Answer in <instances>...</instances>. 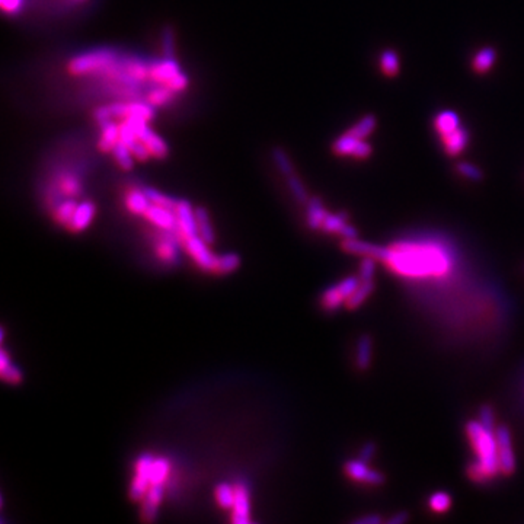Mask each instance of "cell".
I'll list each match as a JSON object with an SVG mask.
<instances>
[{"label":"cell","instance_id":"obj_52","mask_svg":"<svg viewBox=\"0 0 524 524\" xmlns=\"http://www.w3.org/2000/svg\"><path fill=\"white\" fill-rule=\"evenodd\" d=\"M409 520V514L407 513V511H399V513H395L392 514L391 517H389L386 520L387 524H404Z\"/></svg>","mask_w":524,"mask_h":524},{"label":"cell","instance_id":"obj_45","mask_svg":"<svg viewBox=\"0 0 524 524\" xmlns=\"http://www.w3.org/2000/svg\"><path fill=\"white\" fill-rule=\"evenodd\" d=\"M0 6L5 15L15 16L23 8V0H0Z\"/></svg>","mask_w":524,"mask_h":524},{"label":"cell","instance_id":"obj_38","mask_svg":"<svg viewBox=\"0 0 524 524\" xmlns=\"http://www.w3.org/2000/svg\"><path fill=\"white\" fill-rule=\"evenodd\" d=\"M143 190H144L146 196H148V198L150 200L152 204L163 205V207H168V209H170V210H175L176 209L178 200L169 197V196H166V194H162L161 191H157V190L150 188V187H146Z\"/></svg>","mask_w":524,"mask_h":524},{"label":"cell","instance_id":"obj_42","mask_svg":"<svg viewBox=\"0 0 524 524\" xmlns=\"http://www.w3.org/2000/svg\"><path fill=\"white\" fill-rule=\"evenodd\" d=\"M379 262L374 258H370V257H364L361 258V262H360V270H358V277L361 280H374V274H376V264Z\"/></svg>","mask_w":524,"mask_h":524},{"label":"cell","instance_id":"obj_20","mask_svg":"<svg viewBox=\"0 0 524 524\" xmlns=\"http://www.w3.org/2000/svg\"><path fill=\"white\" fill-rule=\"evenodd\" d=\"M444 150L450 156H457L460 152L466 149L468 141H469V133L465 127H459L453 133L446 134V136L442 137Z\"/></svg>","mask_w":524,"mask_h":524},{"label":"cell","instance_id":"obj_1","mask_svg":"<svg viewBox=\"0 0 524 524\" xmlns=\"http://www.w3.org/2000/svg\"><path fill=\"white\" fill-rule=\"evenodd\" d=\"M379 262L395 275L412 282L440 280L452 274L455 265L450 251L430 240H399L383 247Z\"/></svg>","mask_w":524,"mask_h":524},{"label":"cell","instance_id":"obj_23","mask_svg":"<svg viewBox=\"0 0 524 524\" xmlns=\"http://www.w3.org/2000/svg\"><path fill=\"white\" fill-rule=\"evenodd\" d=\"M372 356H373V338L367 334H364L358 338V343L356 347V364L358 370L365 372L370 369Z\"/></svg>","mask_w":524,"mask_h":524},{"label":"cell","instance_id":"obj_11","mask_svg":"<svg viewBox=\"0 0 524 524\" xmlns=\"http://www.w3.org/2000/svg\"><path fill=\"white\" fill-rule=\"evenodd\" d=\"M181 239L176 231L159 230V235L155 240V251L157 258L168 265H174L179 261V245Z\"/></svg>","mask_w":524,"mask_h":524},{"label":"cell","instance_id":"obj_51","mask_svg":"<svg viewBox=\"0 0 524 524\" xmlns=\"http://www.w3.org/2000/svg\"><path fill=\"white\" fill-rule=\"evenodd\" d=\"M356 524H380L383 523V517L379 514H365L354 520Z\"/></svg>","mask_w":524,"mask_h":524},{"label":"cell","instance_id":"obj_28","mask_svg":"<svg viewBox=\"0 0 524 524\" xmlns=\"http://www.w3.org/2000/svg\"><path fill=\"white\" fill-rule=\"evenodd\" d=\"M239 266H240L239 255L233 253V252H227V253L217 255L213 273L226 275V274H231L233 271H236Z\"/></svg>","mask_w":524,"mask_h":524},{"label":"cell","instance_id":"obj_9","mask_svg":"<svg viewBox=\"0 0 524 524\" xmlns=\"http://www.w3.org/2000/svg\"><path fill=\"white\" fill-rule=\"evenodd\" d=\"M332 150L335 155L339 156H351L356 157V159H365V157L372 155V144L365 141V139H358L347 131L334 141Z\"/></svg>","mask_w":524,"mask_h":524},{"label":"cell","instance_id":"obj_27","mask_svg":"<svg viewBox=\"0 0 524 524\" xmlns=\"http://www.w3.org/2000/svg\"><path fill=\"white\" fill-rule=\"evenodd\" d=\"M460 126H462L460 119H459L457 114L453 111H443L440 114H437V117L434 119L435 131L440 134V137L446 136V134L453 133Z\"/></svg>","mask_w":524,"mask_h":524},{"label":"cell","instance_id":"obj_53","mask_svg":"<svg viewBox=\"0 0 524 524\" xmlns=\"http://www.w3.org/2000/svg\"><path fill=\"white\" fill-rule=\"evenodd\" d=\"M71 2H84V0H71Z\"/></svg>","mask_w":524,"mask_h":524},{"label":"cell","instance_id":"obj_47","mask_svg":"<svg viewBox=\"0 0 524 524\" xmlns=\"http://www.w3.org/2000/svg\"><path fill=\"white\" fill-rule=\"evenodd\" d=\"M163 53L168 58H174V32L170 28L163 31Z\"/></svg>","mask_w":524,"mask_h":524},{"label":"cell","instance_id":"obj_50","mask_svg":"<svg viewBox=\"0 0 524 524\" xmlns=\"http://www.w3.org/2000/svg\"><path fill=\"white\" fill-rule=\"evenodd\" d=\"M95 119H96V123H98L100 126L105 124L106 121H109V119H113L111 113H109V108H108V106H100V108H96V109H95Z\"/></svg>","mask_w":524,"mask_h":524},{"label":"cell","instance_id":"obj_40","mask_svg":"<svg viewBox=\"0 0 524 524\" xmlns=\"http://www.w3.org/2000/svg\"><path fill=\"white\" fill-rule=\"evenodd\" d=\"M287 179V185L291 191V194H293V197L300 203V204H304L309 201V197H308V192H306V188L303 187L301 181L296 176V174L290 175L286 178Z\"/></svg>","mask_w":524,"mask_h":524},{"label":"cell","instance_id":"obj_3","mask_svg":"<svg viewBox=\"0 0 524 524\" xmlns=\"http://www.w3.org/2000/svg\"><path fill=\"white\" fill-rule=\"evenodd\" d=\"M117 62V52L109 50V48H100V50L83 53L70 60L67 70L73 76H104Z\"/></svg>","mask_w":524,"mask_h":524},{"label":"cell","instance_id":"obj_5","mask_svg":"<svg viewBox=\"0 0 524 524\" xmlns=\"http://www.w3.org/2000/svg\"><path fill=\"white\" fill-rule=\"evenodd\" d=\"M155 456L150 453H144L137 457L134 463V477L130 483L128 495L136 503H141L144 495L150 488V469Z\"/></svg>","mask_w":524,"mask_h":524},{"label":"cell","instance_id":"obj_44","mask_svg":"<svg viewBox=\"0 0 524 524\" xmlns=\"http://www.w3.org/2000/svg\"><path fill=\"white\" fill-rule=\"evenodd\" d=\"M478 420H479L485 426H488V429H492V430L497 429V424H495V413H494V409H492L490 405H483V407H481L479 413H478Z\"/></svg>","mask_w":524,"mask_h":524},{"label":"cell","instance_id":"obj_37","mask_svg":"<svg viewBox=\"0 0 524 524\" xmlns=\"http://www.w3.org/2000/svg\"><path fill=\"white\" fill-rule=\"evenodd\" d=\"M380 69L386 76L394 78L399 71V57L394 50H385L380 54Z\"/></svg>","mask_w":524,"mask_h":524},{"label":"cell","instance_id":"obj_34","mask_svg":"<svg viewBox=\"0 0 524 524\" xmlns=\"http://www.w3.org/2000/svg\"><path fill=\"white\" fill-rule=\"evenodd\" d=\"M429 508L435 514H444L452 508V497L446 491H437L429 497Z\"/></svg>","mask_w":524,"mask_h":524},{"label":"cell","instance_id":"obj_48","mask_svg":"<svg viewBox=\"0 0 524 524\" xmlns=\"http://www.w3.org/2000/svg\"><path fill=\"white\" fill-rule=\"evenodd\" d=\"M166 87H169L170 89H174L175 92H182V91H185L187 87H188V78L184 75V73L179 71L178 75L166 84Z\"/></svg>","mask_w":524,"mask_h":524},{"label":"cell","instance_id":"obj_33","mask_svg":"<svg viewBox=\"0 0 524 524\" xmlns=\"http://www.w3.org/2000/svg\"><path fill=\"white\" fill-rule=\"evenodd\" d=\"M174 89H170L166 84H159V87L153 88L148 95H146V101H148L152 106H163L168 105L169 102H172L175 95Z\"/></svg>","mask_w":524,"mask_h":524},{"label":"cell","instance_id":"obj_17","mask_svg":"<svg viewBox=\"0 0 524 524\" xmlns=\"http://www.w3.org/2000/svg\"><path fill=\"white\" fill-rule=\"evenodd\" d=\"M181 71L174 58H165L149 65V79L156 84H168Z\"/></svg>","mask_w":524,"mask_h":524},{"label":"cell","instance_id":"obj_39","mask_svg":"<svg viewBox=\"0 0 524 524\" xmlns=\"http://www.w3.org/2000/svg\"><path fill=\"white\" fill-rule=\"evenodd\" d=\"M273 159H274V163L277 165L280 172H282L286 178L295 174V168H293V165H291V161L288 159L287 153L282 148L273 149Z\"/></svg>","mask_w":524,"mask_h":524},{"label":"cell","instance_id":"obj_41","mask_svg":"<svg viewBox=\"0 0 524 524\" xmlns=\"http://www.w3.org/2000/svg\"><path fill=\"white\" fill-rule=\"evenodd\" d=\"M0 374H2L3 380L10 383V385H18L22 382L23 376H22V372L21 369L18 367V365L14 364V361H12L10 364L5 365V367L0 369Z\"/></svg>","mask_w":524,"mask_h":524},{"label":"cell","instance_id":"obj_2","mask_svg":"<svg viewBox=\"0 0 524 524\" xmlns=\"http://www.w3.org/2000/svg\"><path fill=\"white\" fill-rule=\"evenodd\" d=\"M495 430L485 426L479 420H470L465 425V434L475 455L466 473L468 478L478 485L488 483L501 475Z\"/></svg>","mask_w":524,"mask_h":524},{"label":"cell","instance_id":"obj_14","mask_svg":"<svg viewBox=\"0 0 524 524\" xmlns=\"http://www.w3.org/2000/svg\"><path fill=\"white\" fill-rule=\"evenodd\" d=\"M348 214L347 213H329L326 214L323 225L321 227L322 231L329 235H339L343 239H351V238H358L357 235V229L352 227L348 223Z\"/></svg>","mask_w":524,"mask_h":524},{"label":"cell","instance_id":"obj_16","mask_svg":"<svg viewBox=\"0 0 524 524\" xmlns=\"http://www.w3.org/2000/svg\"><path fill=\"white\" fill-rule=\"evenodd\" d=\"M166 486L165 485H152L148 494L144 495L141 501V516L144 520L152 521L156 519L159 508L162 505V501L165 498Z\"/></svg>","mask_w":524,"mask_h":524},{"label":"cell","instance_id":"obj_24","mask_svg":"<svg viewBox=\"0 0 524 524\" xmlns=\"http://www.w3.org/2000/svg\"><path fill=\"white\" fill-rule=\"evenodd\" d=\"M306 210V223L312 230H321L328 210L319 198H310L308 203Z\"/></svg>","mask_w":524,"mask_h":524},{"label":"cell","instance_id":"obj_13","mask_svg":"<svg viewBox=\"0 0 524 524\" xmlns=\"http://www.w3.org/2000/svg\"><path fill=\"white\" fill-rule=\"evenodd\" d=\"M176 214V233L182 242V239L198 235L196 209L187 200H178V205L175 209Z\"/></svg>","mask_w":524,"mask_h":524},{"label":"cell","instance_id":"obj_26","mask_svg":"<svg viewBox=\"0 0 524 524\" xmlns=\"http://www.w3.org/2000/svg\"><path fill=\"white\" fill-rule=\"evenodd\" d=\"M78 201L75 198H63L60 200L54 210H53V214H54V220L58 223V225H63V226H69V223L71 222L73 218V214H75L76 209H78Z\"/></svg>","mask_w":524,"mask_h":524},{"label":"cell","instance_id":"obj_30","mask_svg":"<svg viewBox=\"0 0 524 524\" xmlns=\"http://www.w3.org/2000/svg\"><path fill=\"white\" fill-rule=\"evenodd\" d=\"M214 497L218 507L231 510L235 504V486L229 482H218L214 488Z\"/></svg>","mask_w":524,"mask_h":524},{"label":"cell","instance_id":"obj_43","mask_svg":"<svg viewBox=\"0 0 524 524\" xmlns=\"http://www.w3.org/2000/svg\"><path fill=\"white\" fill-rule=\"evenodd\" d=\"M456 169H457V172L462 176H465V178H468L470 181H481L483 178L482 170L479 168L475 166V165H472V163L462 162V163H459L456 166Z\"/></svg>","mask_w":524,"mask_h":524},{"label":"cell","instance_id":"obj_15","mask_svg":"<svg viewBox=\"0 0 524 524\" xmlns=\"http://www.w3.org/2000/svg\"><path fill=\"white\" fill-rule=\"evenodd\" d=\"M146 220L152 223L157 230L176 231V214L175 210H170L168 207L150 204L148 212L143 216Z\"/></svg>","mask_w":524,"mask_h":524},{"label":"cell","instance_id":"obj_25","mask_svg":"<svg viewBox=\"0 0 524 524\" xmlns=\"http://www.w3.org/2000/svg\"><path fill=\"white\" fill-rule=\"evenodd\" d=\"M374 291V280H361L360 286L356 288L354 293L347 300L345 308L350 310L358 309L361 304L367 300Z\"/></svg>","mask_w":524,"mask_h":524},{"label":"cell","instance_id":"obj_12","mask_svg":"<svg viewBox=\"0 0 524 524\" xmlns=\"http://www.w3.org/2000/svg\"><path fill=\"white\" fill-rule=\"evenodd\" d=\"M235 486V504L231 508V523L249 524L251 520V492L248 485L243 481H236Z\"/></svg>","mask_w":524,"mask_h":524},{"label":"cell","instance_id":"obj_31","mask_svg":"<svg viewBox=\"0 0 524 524\" xmlns=\"http://www.w3.org/2000/svg\"><path fill=\"white\" fill-rule=\"evenodd\" d=\"M196 217H197V226H198V235L207 242L213 245L216 240L214 235V229L210 222V216L209 212H207L204 207H197L196 209Z\"/></svg>","mask_w":524,"mask_h":524},{"label":"cell","instance_id":"obj_18","mask_svg":"<svg viewBox=\"0 0 524 524\" xmlns=\"http://www.w3.org/2000/svg\"><path fill=\"white\" fill-rule=\"evenodd\" d=\"M341 247H343V249L347 253L356 255V257H360V258L370 257V258H374L377 261H379V258H380L382 248H383L380 245H374V243H370V242L360 240L358 238L343 239V242H341Z\"/></svg>","mask_w":524,"mask_h":524},{"label":"cell","instance_id":"obj_32","mask_svg":"<svg viewBox=\"0 0 524 524\" xmlns=\"http://www.w3.org/2000/svg\"><path fill=\"white\" fill-rule=\"evenodd\" d=\"M497 60V53L492 47H485L482 48V50H479L477 53V56L473 57V62H472V67L473 70L477 73H486L490 71L491 67L494 66Z\"/></svg>","mask_w":524,"mask_h":524},{"label":"cell","instance_id":"obj_6","mask_svg":"<svg viewBox=\"0 0 524 524\" xmlns=\"http://www.w3.org/2000/svg\"><path fill=\"white\" fill-rule=\"evenodd\" d=\"M182 245L190 255V258L203 271L213 273L217 255L210 249V243H207L200 235H194L182 239Z\"/></svg>","mask_w":524,"mask_h":524},{"label":"cell","instance_id":"obj_19","mask_svg":"<svg viewBox=\"0 0 524 524\" xmlns=\"http://www.w3.org/2000/svg\"><path fill=\"white\" fill-rule=\"evenodd\" d=\"M95 213H96V209H95V204L92 201L84 200V201L79 203L78 209H76L75 214H73V218H71V222L69 223L67 229L70 231H73V233H79V231L87 230L91 226V223L93 222Z\"/></svg>","mask_w":524,"mask_h":524},{"label":"cell","instance_id":"obj_29","mask_svg":"<svg viewBox=\"0 0 524 524\" xmlns=\"http://www.w3.org/2000/svg\"><path fill=\"white\" fill-rule=\"evenodd\" d=\"M57 190L60 191L62 196H65L67 198H78L82 194L80 179L73 174H65L58 179Z\"/></svg>","mask_w":524,"mask_h":524},{"label":"cell","instance_id":"obj_22","mask_svg":"<svg viewBox=\"0 0 524 524\" xmlns=\"http://www.w3.org/2000/svg\"><path fill=\"white\" fill-rule=\"evenodd\" d=\"M100 127L101 136L98 141V149L104 153H111L115 148V144L119 141V126L115 124L113 119H109Z\"/></svg>","mask_w":524,"mask_h":524},{"label":"cell","instance_id":"obj_35","mask_svg":"<svg viewBox=\"0 0 524 524\" xmlns=\"http://www.w3.org/2000/svg\"><path fill=\"white\" fill-rule=\"evenodd\" d=\"M111 153L114 156V159L117 161V163L121 166V169H124V170L133 169V166H134V156H133L131 149L128 148V146L124 141L119 140L115 144V148L113 149Z\"/></svg>","mask_w":524,"mask_h":524},{"label":"cell","instance_id":"obj_36","mask_svg":"<svg viewBox=\"0 0 524 524\" xmlns=\"http://www.w3.org/2000/svg\"><path fill=\"white\" fill-rule=\"evenodd\" d=\"M376 117L374 115H365L364 118H361L358 123H356L354 126H352L348 133L352 134V136H356L358 139H367L370 134L374 131L376 128Z\"/></svg>","mask_w":524,"mask_h":524},{"label":"cell","instance_id":"obj_46","mask_svg":"<svg viewBox=\"0 0 524 524\" xmlns=\"http://www.w3.org/2000/svg\"><path fill=\"white\" fill-rule=\"evenodd\" d=\"M130 149L133 152V156L136 157V159L140 161V162H148L150 157H152L149 149L146 148V144L143 141H140V140H137L136 143H134Z\"/></svg>","mask_w":524,"mask_h":524},{"label":"cell","instance_id":"obj_21","mask_svg":"<svg viewBox=\"0 0 524 524\" xmlns=\"http://www.w3.org/2000/svg\"><path fill=\"white\" fill-rule=\"evenodd\" d=\"M126 207L127 210L134 214V216H144V213L148 212V209L150 207V200L148 198V196H146L144 190H139V188H131L128 190V192L126 194Z\"/></svg>","mask_w":524,"mask_h":524},{"label":"cell","instance_id":"obj_8","mask_svg":"<svg viewBox=\"0 0 524 524\" xmlns=\"http://www.w3.org/2000/svg\"><path fill=\"white\" fill-rule=\"evenodd\" d=\"M344 473L351 481L361 485L380 486L385 483V475L379 470L369 468V463L358 459H350L344 463Z\"/></svg>","mask_w":524,"mask_h":524},{"label":"cell","instance_id":"obj_4","mask_svg":"<svg viewBox=\"0 0 524 524\" xmlns=\"http://www.w3.org/2000/svg\"><path fill=\"white\" fill-rule=\"evenodd\" d=\"M360 283L361 278L358 275H351L341 280L339 283L328 287L321 296V306L326 312H335L341 306H345L347 300L354 293Z\"/></svg>","mask_w":524,"mask_h":524},{"label":"cell","instance_id":"obj_49","mask_svg":"<svg viewBox=\"0 0 524 524\" xmlns=\"http://www.w3.org/2000/svg\"><path fill=\"white\" fill-rule=\"evenodd\" d=\"M374 455H376V444L372 443V442H369V443H365V444L360 448L358 457H360L361 460H364V462L370 463L372 459L374 457Z\"/></svg>","mask_w":524,"mask_h":524},{"label":"cell","instance_id":"obj_10","mask_svg":"<svg viewBox=\"0 0 524 524\" xmlns=\"http://www.w3.org/2000/svg\"><path fill=\"white\" fill-rule=\"evenodd\" d=\"M134 119V128H136L137 139L146 144V148L149 149L152 157L155 159H163V157L168 156V144L163 141L162 137L157 136V134L149 128L148 121L133 117Z\"/></svg>","mask_w":524,"mask_h":524},{"label":"cell","instance_id":"obj_7","mask_svg":"<svg viewBox=\"0 0 524 524\" xmlns=\"http://www.w3.org/2000/svg\"><path fill=\"white\" fill-rule=\"evenodd\" d=\"M497 443H498V460L499 469L504 477H511L516 472V453L513 446V437L507 425H497Z\"/></svg>","mask_w":524,"mask_h":524}]
</instances>
